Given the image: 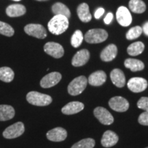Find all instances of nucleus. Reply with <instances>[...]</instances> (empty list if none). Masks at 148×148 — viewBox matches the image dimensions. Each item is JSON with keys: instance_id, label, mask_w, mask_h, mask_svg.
<instances>
[{"instance_id": "1", "label": "nucleus", "mask_w": 148, "mask_h": 148, "mask_svg": "<svg viewBox=\"0 0 148 148\" xmlns=\"http://www.w3.org/2000/svg\"><path fill=\"white\" fill-rule=\"evenodd\" d=\"M48 29L51 34L60 35L69 27V19L62 15H55L48 23Z\"/></svg>"}, {"instance_id": "2", "label": "nucleus", "mask_w": 148, "mask_h": 148, "mask_svg": "<svg viewBox=\"0 0 148 148\" xmlns=\"http://www.w3.org/2000/svg\"><path fill=\"white\" fill-rule=\"evenodd\" d=\"M26 99L30 104L37 106H45L52 102L51 96L36 91H30L27 94Z\"/></svg>"}, {"instance_id": "3", "label": "nucleus", "mask_w": 148, "mask_h": 148, "mask_svg": "<svg viewBox=\"0 0 148 148\" xmlns=\"http://www.w3.org/2000/svg\"><path fill=\"white\" fill-rule=\"evenodd\" d=\"M88 79L84 75L75 77L68 86V92L71 95L75 96L79 95L84 91L86 87Z\"/></svg>"}, {"instance_id": "4", "label": "nucleus", "mask_w": 148, "mask_h": 148, "mask_svg": "<svg viewBox=\"0 0 148 148\" xmlns=\"http://www.w3.org/2000/svg\"><path fill=\"white\" fill-rule=\"evenodd\" d=\"M108 33L103 29H92L84 35V40L88 43H99L105 41L108 38Z\"/></svg>"}, {"instance_id": "5", "label": "nucleus", "mask_w": 148, "mask_h": 148, "mask_svg": "<svg viewBox=\"0 0 148 148\" xmlns=\"http://www.w3.org/2000/svg\"><path fill=\"white\" fill-rule=\"evenodd\" d=\"M25 131V127L22 122L18 121L10 125L3 132V137L8 139L17 138L21 136Z\"/></svg>"}, {"instance_id": "6", "label": "nucleus", "mask_w": 148, "mask_h": 148, "mask_svg": "<svg viewBox=\"0 0 148 148\" xmlns=\"http://www.w3.org/2000/svg\"><path fill=\"white\" fill-rule=\"evenodd\" d=\"M24 31L29 36L36 37L37 38H40V39H43L47 36V31L45 27L40 24H28L24 27Z\"/></svg>"}, {"instance_id": "7", "label": "nucleus", "mask_w": 148, "mask_h": 148, "mask_svg": "<svg viewBox=\"0 0 148 148\" xmlns=\"http://www.w3.org/2000/svg\"><path fill=\"white\" fill-rule=\"evenodd\" d=\"M147 81L143 77H132L127 82V87L133 92H140L147 87Z\"/></svg>"}, {"instance_id": "8", "label": "nucleus", "mask_w": 148, "mask_h": 148, "mask_svg": "<svg viewBox=\"0 0 148 148\" xmlns=\"http://www.w3.org/2000/svg\"><path fill=\"white\" fill-rule=\"evenodd\" d=\"M94 115L103 125H111L114 121V118L108 110L103 107H97L93 111Z\"/></svg>"}, {"instance_id": "9", "label": "nucleus", "mask_w": 148, "mask_h": 148, "mask_svg": "<svg viewBox=\"0 0 148 148\" xmlns=\"http://www.w3.org/2000/svg\"><path fill=\"white\" fill-rule=\"evenodd\" d=\"M109 106L116 112H125L129 108V102L125 98L116 96L109 100Z\"/></svg>"}, {"instance_id": "10", "label": "nucleus", "mask_w": 148, "mask_h": 148, "mask_svg": "<svg viewBox=\"0 0 148 148\" xmlns=\"http://www.w3.org/2000/svg\"><path fill=\"white\" fill-rule=\"evenodd\" d=\"M44 51L48 55L55 58H60L63 56L64 49L62 46L55 42H48L44 46Z\"/></svg>"}, {"instance_id": "11", "label": "nucleus", "mask_w": 148, "mask_h": 148, "mask_svg": "<svg viewBox=\"0 0 148 148\" xmlns=\"http://www.w3.org/2000/svg\"><path fill=\"white\" fill-rule=\"evenodd\" d=\"M116 16L118 23L122 26H129L132 23V15L126 7L120 6L116 10Z\"/></svg>"}, {"instance_id": "12", "label": "nucleus", "mask_w": 148, "mask_h": 148, "mask_svg": "<svg viewBox=\"0 0 148 148\" xmlns=\"http://www.w3.org/2000/svg\"><path fill=\"white\" fill-rule=\"evenodd\" d=\"M62 79V75L58 72H51L44 76L40 80V86L44 88H51L56 85Z\"/></svg>"}, {"instance_id": "13", "label": "nucleus", "mask_w": 148, "mask_h": 148, "mask_svg": "<svg viewBox=\"0 0 148 148\" xmlns=\"http://www.w3.org/2000/svg\"><path fill=\"white\" fill-rule=\"evenodd\" d=\"M67 136V132L65 129L58 127L53 128L47 133V138L51 141L60 142L65 140Z\"/></svg>"}, {"instance_id": "14", "label": "nucleus", "mask_w": 148, "mask_h": 148, "mask_svg": "<svg viewBox=\"0 0 148 148\" xmlns=\"http://www.w3.org/2000/svg\"><path fill=\"white\" fill-rule=\"evenodd\" d=\"M90 58V53L87 49H81L74 55L71 60L72 65L81 66L84 65Z\"/></svg>"}, {"instance_id": "15", "label": "nucleus", "mask_w": 148, "mask_h": 148, "mask_svg": "<svg viewBox=\"0 0 148 148\" xmlns=\"http://www.w3.org/2000/svg\"><path fill=\"white\" fill-rule=\"evenodd\" d=\"M106 74L103 71H97L90 74L88 78V82L92 86H99L106 80Z\"/></svg>"}, {"instance_id": "16", "label": "nucleus", "mask_w": 148, "mask_h": 148, "mask_svg": "<svg viewBox=\"0 0 148 148\" xmlns=\"http://www.w3.org/2000/svg\"><path fill=\"white\" fill-rule=\"evenodd\" d=\"M118 140L119 137L116 134L111 130H107L103 133L101 143L104 147H110L116 145Z\"/></svg>"}, {"instance_id": "17", "label": "nucleus", "mask_w": 148, "mask_h": 148, "mask_svg": "<svg viewBox=\"0 0 148 148\" xmlns=\"http://www.w3.org/2000/svg\"><path fill=\"white\" fill-rule=\"evenodd\" d=\"M117 47L114 44H110L104 48L100 53V58L104 62H110L116 58Z\"/></svg>"}, {"instance_id": "18", "label": "nucleus", "mask_w": 148, "mask_h": 148, "mask_svg": "<svg viewBox=\"0 0 148 148\" xmlns=\"http://www.w3.org/2000/svg\"><path fill=\"white\" fill-rule=\"evenodd\" d=\"M84 108V105L82 102L79 101H71L66 104L62 108V112L64 114H73L78 113L79 112L82 111Z\"/></svg>"}, {"instance_id": "19", "label": "nucleus", "mask_w": 148, "mask_h": 148, "mask_svg": "<svg viewBox=\"0 0 148 148\" xmlns=\"http://www.w3.org/2000/svg\"><path fill=\"white\" fill-rule=\"evenodd\" d=\"M110 79L116 87L122 88L125 84V77L123 72L119 69H114L110 73Z\"/></svg>"}, {"instance_id": "20", "label": "nucleus", "mask_w": 148, "mask_h": 148, "mask_svg": "<svg viewBox=\"0 0 148 148\" xmlns=\"http://www.w3.org/2000/svg\"><path fill=\"white\" fill-rule=\"evenodd\" d=\"M5 12L10 17H16L25 14L26 8L22 4H12L7 7Z\"/></svg>"}, {"instance_id": "21", "label": "nucleus", "mask_w": 148, "mask_h": 148, "mask_svg": "<svg viewBox=\"0 0 148 148\" xmlns=\"http://www.w3.org/2000/svg\"><path fill=\"white\" fill-rule=\"evenodd\" d=\"M77 13L79 19L82 22H89L92 18L91 14L90 13L89 8L87 3H82L77 7Z\"/></svg>"}, {"instance_id": "22", "label": "nucleus", "mask_w": 148, "mask_h": 148, "mask_svg": "<svg viewBox=\"0 0 148 148\" xmlns=\"http://www.w3.org/2000/svg\"><path fill=\"white\" fill-rule=\"evenodd\" d=\"M15 110L10 105H0V121L10 120L14 116Z\"/></svg>"}, {"instance_id": "23", "label": "nucleus", "mask_w": 148, "mask_h": 148, "mask_svg": "<svg viewBox=\"0 0 148 148\" xmlns=\"http://www.w3.org/2000/svg\"><path fill=\"white\" fill-rule=\"evenodd\" d=\"M124 65L127 69L134 72L142 71L145 68L143 62L138 59L127 58L125 60Z\"/></svg>"}, {"instance_id": "24", "label": "nucleus", "mask_w": 148, "mask_h": 148, "mask_svg": "<svg viewBox=\"0 0 148 148\" xmlns=\"http://www.w3.org/2000/svg\"><path fill=\"white\" fill-rule=\"evenodd\" d=\"M51 10L55 15H62L68 18L71 16V12L68 7L60 2L54 3L51 7Z\"/></svg>"}, {"instance_id": "25", "label": "nucleus", "mask_w": 148, "mask_h": 148, "mask_svg": "<svg viewBox=\"0 0 148 148\" xmlns=\"http://www.w3.org/2000/svg\"><path fill=\"white\" fill-rule=\"evenodd\" d=\"M145 49V45L142 42H134L130 45L127 48V52L129 55L136 56L143 53Z\"/></svg>"}, {"instance_id": "26", "label": "nucleus", "mask_w": 148, "mask_h": 148, "mask_svg": "<svg viewBox=\"0 0 148 148\" xmlns=\"http://www.w3.org/2000/svg\"><path fill=\"white\" fill-rule=\"evenodd\" d=\"M129 8L134 13L141 14L146 10V5L142 0H130L129 2Z\"/></svg>"}, {"instance_id": "27", "label": "nucleus", "mask_w": 148, "mask_h": 148, "mask_svg": "<svg viewBox=\"0 0 148 148\" xmlns=\"http://www.w3.org/2000/svg\"><path fill=\"white\" fill-rule=\"evenodd\" d=\"M14 73L12 69L8 66L0 67V80L4 82H10L13 80Z\"/></svg>"}, {"instance_id": "28", "label": "nucleus", "mask_w": 148, "mask_h": 148, "mask_svg": "<svg viewBox=\"0 0 148 148\" xmlns=\"http://www.w3.org/2000/svg\"><path fill=\"white\" fill-rule=\"evenodd\" d=\"M95 145V140L88 138L79 140V142L74 144L71 148H93Z\"/></svg>"}, {"instance_id": "29", "label": "nucleus", "mask_w": 148, "mask_h": 148, "mask_svg": "<svg viewBox=\"0 0 148 148\" xmlns=\"http://www.w3.org/2000/svg\"><path fill=\"white\" fill-rule=\"evenodd\" d=\"M84 39V36H83L82 32L80 30L77 29L75 31L73 34L72 35L71 39V44L73 47L77 48L80 46L81 44Z\"/></svg>"}, {"instance_id": "30", "label": "nucleus", "mask_w": 148, "mask_h": 148, "mask_svg": "<svg viewBox=\"0 0 148 148\" xmlns=\"http://www.w3.org/2000/svg\"><path fill=\"white\" fill-rule=\"evenodd\" d=\"M143 33L142 27L140 26H135L130 28L126 33V38L127 40H134L139 37Z\"/></svg>"}, {"instance_id": "31", "label": "nucleus", "mask_w": 148, "mask_h": 148, "mask_svg": "<svg viewBox=\"0 0 148 148\" xmlns=\"http://www.w3.org/2000/svg\"><path fill=\"white\" fill-rule=\"evenodd\" d=\"M0 34L6 36H12L14 34V30L9 24L0 21Z\"/></svg>"}, {"instance_id": "32", "label": "nucleus", "mask_w": 148, "mask_h": 148, "mask_svg": "<svg viewBox=\"0 0 148 148\" xmlns=\"http://www.w3.org/2000/svg\"><path fill=\"white\" fill-rule=\"evenodd\" d=\"M137 106L138 108L148 112V97H142L140 98L137 102Z\"/></svg>"}, {"instance_id": "33", "label": "nucleus", "mask_w": 148, "mask_h": 148, "mask_svg": "<svg viewBox=\"0 0 148 148\" xmlns=\"http://www.w3.org/2000/svg\"><path fill=\"white\" fill-rule=\"evenodd\" d=\"M138 123L143 125H148V112H143L140 114L138 119Z\"/></svg>"}, {"instance_id": "34", "label": "nucleus", "mask_w": 148, "mask_h": 148, "mask_svg": "<svg viewBox=\"0 0 148 148\" xmlns=\"http://www.w3.org/2000/svg\"><path fill=\"white\" fill-rule=\"evenodd\" d=\"M104 9L103 8H99L97 9V10L95 12V18H97V19L100 18L103 15V13H104Z\"/></svg>"}, {"instance_id": "35", "label": "nucleus", "mask_w": 148, "mask_h": 148, "mask_svg": "<svg viewBox=\"0 0 148 148\" xmlns=\"http://www.w3.org/2000/svg\"><path fill=\"white\" fill-rule=\"evenodd\" d=\"M112 18H113V14H112V12H108V14H107V15L106 16V17L104 18V23L107 24V25H108V24H110L111 23V21H112Z\"/></svg>"}, {"instance_id": "36", "label": "nucleus", "mask_w": 148, "mask_h": 148, "mask_svg": "<svg viewBox=\"0 0 148 148\" xmlns=\"http://www.w3.org/2000/svg\"><path fill=\"white\" fill-rule=\"evenodd\" d=\"M142 29H143V32H144V34H145L147 36H148V21L145 22V23L143 24Z\"/></svg>"}, {"instance_id": "37", "label": "nucleus", "mask_w": 148, "mask_h": 148, "mask_svg": "<svg viewBox=\"0 0 148 148\" xmlns=\"http://www.w3.org/2000/svg\"><path fill=\"white\" fill-rule=\"evenodd\" d=\"M36 1H47V0H36Z\"/></svg>"}, {"instance_id": "38", "label": "nucleus", "mask_w": 148, "mask_h": 148, "mask_svg": "<svg viewBox=\"0 0 148 148\" xmlns=\"http://www.w3.org/2000/svg\"><path fill=\"white\" fill-rule=\"evenodd\" d=\"M13 1H21V0H13Z\"/></svg>"}, {"instance_id": "39", "label": "nucleus", "mask_w": 148, "mask_h": 148, "mask_svg": "<svg viewBox=\"0 0 148 148\" xmlns=\"http://www.w3.org/2000/svg\"><path fill=\"white\" fill-rule=\"evenodd\" d=\"M145 148H148V147H145Z\"/></svg>"}]
</instances>
